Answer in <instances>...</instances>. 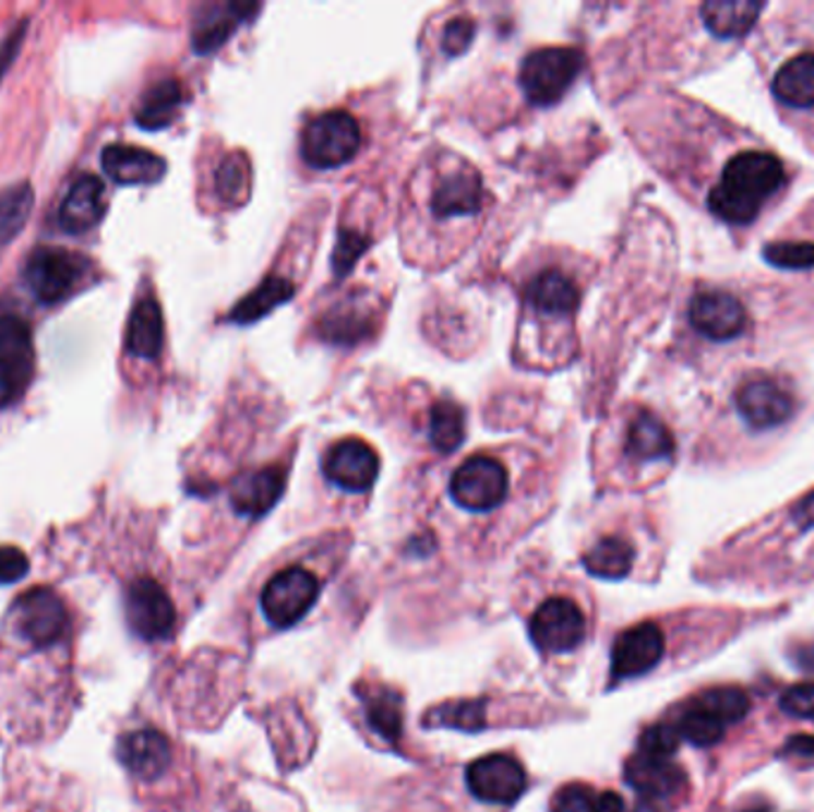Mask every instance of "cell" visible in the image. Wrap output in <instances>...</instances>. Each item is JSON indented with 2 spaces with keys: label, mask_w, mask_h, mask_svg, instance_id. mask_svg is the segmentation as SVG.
<instances>
[{
  "label": "cell",
  "mask_w": 814,
  "mask_h": 812,
  "mask_svg": "<svg viewBox=\"0 0 814 812\" xmlns=\"http://www.w3.org/2000/svg\"><path fill=\"white\" fill-rule=\"evenodd\" d=\"M793 662L803 667L805 672H814V641L812 644H803L793 650Z\"/></svg>",
  "instance_id": "681fc988"
},
{
  "label": "cell",
  "mask_w": 814,
  "mask_h": 812,
  "mask_svg": "<svg viewBox=\"0 0 814 812\" xmlns=\"http://www.w3.org/2000/svg\"><path fill=\"white\" fill-rule=\"evenodd\" d=\"M34 372L36 350L29 324L17 314H0V410L22 401Z\"/></svg>",
  "instance_id": "277c9868"
},
{
  "label": "cell",
  "mask_w": 814,
  "mask_h": 812,
  "mask_svg": "<svg viewBox=\"0 0 814 812\" xmlns=\"http://www.w3.org/2000/svg\"><path fill=\"white\" fill-rule=\"evenodd\" d=\"M117 757L131 775L151 781L163 777L172 763V745L160 731L136 729L117 741Z\"/></svg>",
  "instance_id": "ac0fdd59"
},
{
  "label": "cell",
  "mask_w": 814,
  "mask_h": 812,
  "mask_svg": "<svg viewBox=\"0 0 814 812\" xmlns=\"http://www.w3.org/2000/svg\"><path fill=\"white\" fill-rule=\"evenodd\" d=\"M34 189L29 181L10 183L0 191V248L15 241L32 217Z\"/></svg>",
  "instance_id": "d6a6232c"
},
{
  "label": "cell",
  "mask_w": 814,
  "mask_h": 812,
  "mask_svg": "<svg viewBox=\"0 0 814 812\" xmlns=\"http://www.w3.org/2000/svg\"><path fill=\"white\" fill-rule=\"evenodd\" d=\"M665 655V634L658 624L643 622L617 636L610 655V674L614 681L648 674Z\"/></svg>",
  "instance_id": "7c38bea8"
},
{
  "label": "cell",
  "mask_w": 814,
  "mask_h": 812,
  "mask_svg": "<svg viewBox=\"0 0 814 812\" xmlns=\"http://www.w3.org/2000/svg\"><path fill=\"white\" fill-rule=\"evenodd\" d=\"M763 3L753 0H707L701 8V15L707 29L719 38H741L753 29Z\"/></svg>",
  "instance_id": "83f0119b"
},
{
  "label": "cell",
  "mask_w": 814,
  "mask_h": 812,
  "mask_svg": "<svg viewBox=\"0 0 814 812\" xmlns=\"http://www.w3.org/2000/svg\"><path fill=\"white\" fill-rule=\"evenodd\" d=\"M372 326L374 314L370 300L362 298L360 294H352L346 300H340V303L332 306L318 322L320 336L336 346L360 344V341L370 336Z\"/></svg>",
  "instance_id": "ffe728a7"
},
{
  "label": "cell",
  "mask_w": 814,
  "mask_h": 812,
  "mask_svg": "<svg viewBox=\"0 0 814 812\" xmlns=\"http://www.w3.org/2000/svg\"><path fill=\"white\" fill-rule=\"evenodd\" d=\"M596 812H626V803L620 793L606 791L596 796Z\"/></svg>",
  "instance_id": "c3c4849f"
},
{
  "label": "cell",
  "mask_w": 814,
  "mask_h": 812,
  "mask_svg": "<svg viewBox=\"0 0 814 812\" xmlns=\"http://www.w3.org/2000/svg\"><path fill=\"white\" fill-rule=\"evenodd\" d=\"M15 632L36 648L58 644L68 629V610L62 598L48 586H36L22 594L12 608Z\"/></svg>",
  "instance_id": "9c48e42d"
},
{
  "label": "cell",
  "mask_w": 814,
  "mask_h": 812,
  "mask_svg": "<svg viewBox=\"0 0 814 812\" xmlns=\"http://www.w3.org/2000/svg\"><path fill=\"white\" fill-rule=\"evenodd\" d=\"M765 260L781 270H810L814 267V243L779 241L765 248Z\"/></svg>",
  "instance_id": "f35d334b"
},
{
  "label": "cell",
  "mask_w": 814,
  "mask_h": 812,
  "mask_svg": "<svg viewBox=\"0 0 814 812\" xmlns=\"http://www.w3.org/2000/svg\"><path fill=\"white\" fill-rule=\"evenodd\" d=\"M783 181L786 172L777 155L765 151L739 153L727 163L719 183L707 195V207L729 225H747Z\"/></svg>",
  "instance_id": "6da1fadb"
},
{
  "label": "cell",
  "mask_w": 814,
  "mask_h": 812,
  "mask_svg": "<svg viewBox=\"0 0 814 812\" xmlns=\"http://www.w3.org/2000/svg\"><path fill=\"white\" fill-rule=\"evenodd\" d=\"M691 707L719 719V723L727 727L733 723H741V719L751 713V696L739 686H715L698 693V696L691 701Z\"/></svg>",
  "instance_id": "e575fe53"
},
{
  "label": "cell",
  "mask_w": 814,
  "mask_h": 812,
  "mask_svg": "<svg viewBox=\"0 0 814 812\" xmlns=\"http://www.w3.org/2000/svg\"><path fill=\"white\" fill-rule=\"evenodd\" d=\"M527 300L529 306L538 312L555 314V318H564L572 314L579 306V288L558 270H546L529 282L527 286Z\"/></svg>",
  "instance_id": "4316f807"
},
{
  "label": "cell",
  "mask_w": 814,
  "mask_h": 812,
  "mask_svg": "<svg viewBox=\"0 0 814 812\" xmlns=\"http://www.w3.org/2000/svg\"><path fill=\"white\" fill-rule=\"evenodd\" d=\"M689 320L693 330L713 341L737 338L747 322L741 300L725 291H703L691 300Z\"/></svg>",
  "instance_id": "9a60e30c"
},
{
  "label": "cell",
  "mask_w": 814,
  "mask_h": 812,
  "mask_svg": "<svg viewBox=\"0 0 814 812\" xmlns=\"http://www.w3.org/2000/svg\"><path fill=\"white\" fill-rule=\"evenodd\" d=\"M370 248V239L356 229H340L336 251L332 258V265L336 277H346V274L356 267V262L362 258V253Z\"/></svg>",
  "instance_id": "60d3db41"
},
{
  "label": "cell",
  "mask_w": 814,
  "mask_h": 812,
  "mask_svg": "<svg viewBox=\"0 0 814 812\" xmlns=\"http://www.w3.org/2000/svg\"><path fill=\"white\" fill-rule=\"evenodd\" d=\"M294 294H296V286L291 282L272 274V277L262 282L255 291H251L234 306L227 320L236 324H251L260 318H265V314H270L274 308L286 303V300H291Z\"/></svg>",
  "instance_id": "4dcf8cb0"
},
{
  "label": "cell",
  "mask_w": 814,
  "mask_h": 812,
  "mask_svg": "<svg viewBox=\"0 0 814 812\" xmlns=\"http://www.w3.org/2000/svg\"><path fill=\"white\" fill-rule=\"evenodd\" d=\"M677 731L681 739L698 745V749H710V745H717L725 739V725L710 715L693 710V707H689L686 715H681Z\"/></svg>",
  "instance_id": "74e56055"
},
{
  "label": "cell",
  "mask_w": 814,
  "mask_h": 812,
  "mask_svg": "<svg viewBox=\"0 0 814 812\" xmlns=\"http://www.w3.org/2000/svg\"><path fill=\"white\" fill-rule=\"evenodd\" d=\"M781 710L789 717L814 719V681L795 684L781 696Z\"/></svg>",
  "instance_id": "7bdbcfd3"
},
{
  "label": "cell",
  "mask_w": 814,
  "mask_h": 812,
  "mask_svg": "<svg viewBox=\"0 0 814 812\" xmlns=\"http://www.w3.org/2000/svg\"><path fill=\"white\" fill-rule=\"evenodd\" d=\"M26 29H29V22H20L15 29H12L3 41H0V84H3V79L8 74V70L15 64L20 50L24 46V36H26Z\"/></svg>",
  "instance_id": "bcb514c9"
},
{
  "label": "cell",
  "mask_w": 814,
  "mask_h": 812,
  "mask_svg": "<svg viewBox=\"0 0 814 812\" xmlns=\"http://www.w3.org/2000/svg\"><path fill=\"white\" fill-rule=\"evenodd\" d=\"M362 146V131L352 115L344 110L322 112L303 131V155L318 169L346 165Z\"/></svg>",
  "instance_id": "5b68a950"
},
{
  "label": "cell",
  "mask_w": 814,
  "mask_h": 812,
  "mask_svg": "<svg viewBox=\"0 0 814 812\" xmlns=\"http://www.w3.org/2000/svg\"><path fill=\"white\" fill-rule=\"evenodd\" d=\"M800 513H803V515H807L810 520H814V495H812V498H807V501L803 503V507H800Z\"/></svg>",
  "instance_id": "f907efd6"
},
{
  "label": "cell",
  "mask_w": 814,
  "mask_h": 812,
  "mask_svg": "<svg viewBox=\"0 0 814 812\" xmlns=\"http://www.w3.org/2000/svg\"><path fill=\"white\" fill-rule=\"evenodd\" d=\"M737 408L753 429H774L795 415V398L774 379L757 377L737 391Z\"/></svg>",
  "instance_id": "4fadbf2b"
},
{
  "label": "cell",
  "mask_w": 814,
  "mask_h": 812,
  "mask_svg": "<svg viewBox=\"0 0 814 812\" xmlns=\"http://www.w3.org/2000/svg\"><path fill=\"white\" fill-rule=\"evenodd\" d=\"M783 753L793 757L814 760V733H793V737L786 741Z\"/></svg>",
  "instance_id": "7dc6e473"
},
{
  "label": "cell",
  "mask_w": 814,
  "mask_h": 812,
  "mask_svg": "<svg viewBox=\"0 0 814 812\" xmlns=\"http://www.w3.org/2000/svg\"><path fill=\"white\" fill-rule=\"evenodd\" d=\"M124 614L131 632L143 641L169 638L177 624L172 598L151 576H139L127 586Z\"/></svg>",
  "instance_id": "ba28073f"
},
{
  "label": "cell",
  "mask_w": 814,
  "mask_h": 812,
  "mask_svg": "<svg viewBox=\"0 0 814 812\" xmlns=\"http://www.w3.org/2000/svg\"><path fill=\"white\" fill-rule=\"evenodd\" d=\"M465 439V413L453 401L433 403L429 413V441L439 453H453Z\"/></svg>",
  "instance_id": "d590c367"
},
{
  "label": "cell",
  "mask_w": 814,
  "mask_h": 812,
  "mask_svg": "<svg viewBox=\"0 0 814 812\" xmlns=\"http://www.w3.org/2000/svg\"><path fill=\"white\" fill-rule=\"evenodd\" d=\"M771 94L786 108H814V52H800L786 60L771 79Z\"/></svg>",
  "instance_id": "d4e9b609"
},
{
  "label": "cell",
  "mask_w": 814,
  "mask_h": 812,
  "mask_svg": "<svg viewBox=\"0 0 814 812\" xmlns=\"http://www.w3.org/2000/svg\"><path fill=\"white\" fill-rule=\"evenodd\" d=\"M584 568L598 580H624L634 568V548L617 536H606L584 556Z\"/></svg>",
  "instance_id": "1f68e13d"
},
{
  "label": "cell",
  "mask_w": 814,
  "mask_h": 812,
  "mask_svg": "<svg viewBox=\"0 0 814 812\" xmlns=\"http://www.w3.org/2000/svg\"><path fill=\"white\" fill-rule=\"evenodd\" d=\"M483 207V181L475 167H459L443 175L431 193V213L439 219L471 217Z\"/></svg>",
  "instance_id": "e0dca14e"
},
{
  "label": "cell",
  "mask_w": 814,
  "mask_h": 812,
  "mask_svg": "<svg viewBox=\"0 0 814 812\" xmlns=\"http://www.w3.org/2000/svg\"><path fill=\"white\" fill-rule=\"evenodd\" d=\"M94 274V262L84 253L62 246H38L24 262V284L44 306H58L72 298Z\"/></svg>",
  "instance_id": "7a4b0ae2"
},
{
  "label": "cell",
  "mask_w": 814,
  "mask_h": 812,
  "mask_svg": "<svg viewBox=\"0 0 814 812\" xmlns=\"http://www.w3.org/2000/svg\"><path fill=\"white\" fill-rule=\"evenodd\" d=\"M183 100H187V94H183L181 82H177V79H163V82L153 84L143 94V100L136 110V124L148 131L169 127L179 117Z\"/></svg>",
  "instance_id": "f546056e"
},
{
  "label": "cell",
  "mask_w": 814,
  "mask_h": 812,
  "mask_svg": "<svg viewBox=\"0 0 814 812\" xmlns=\"http://www.w3.org/2000/svg\"><path fill=\"white\" fill-rule=\"evenodd\" d=\"M467 786L483 803L510 805L527 789V772L517 757L507 753H491L475 760L467 767Z\"/></svg>",
  "instance_id": "8fae6325"
},
{
  "label": "cell",
  "mask_w": 814,
  "mask_h": 812,
  "mask_svg": "<svg viewBox=\"0 0 814 812\" xmlns=\"http://www.w3.org/2000/svg\"><path fill=\"white\" fill-rule=\"evenodd\" d=\"M475 34H477V24L469 17L453 20L443 29V50L448 52L451 58L459 56V52H465L471 46V41H475Z\"/></svg>",
  "instance_id": "ee69618b"
},
{
  "label": "cell",
  "mask_w": 814,
  "mask_h": 812,
  "mask_svg": "<svg viewBox=\"0 0 814 812\" xmlns=\"http://www.w3.org/2000/svg\"><path fill=\"white\" fill-rule=\"evenodd\" d=\"M165 346V320L160 303L153 296L141 298L129 314L127 350L141 360L160 358Z\"/></svg>",
  "instance_id": "cb8c5ba5"
},
{
  "label": "cell",
  "mask_w": 814,
  "mask_h": 812,
  "mask_svg": "<svg viewBox=\"0 0 814 812\" xmlns=\"http://www.w3.org/2000/svg\"><path fill=\"white\" fill-rule=\"evenodd\" d=\"M529 634L543 653H567L584 641L586 618L572 598H548L531 614Z\"/></svg>",
  "instance_id": "30bf717a"
},
{
  "label": "cell",
  "mask_w": 814,
  "mask_h": 812,
  "mask_svg": "<svg viewBox=\"0 0 814 812\" xmlns=\"http://www.w3.org/2000/svg\"><path fill=\"white\" fill-rule=\"evenodd\" d=\"M584 68V56L576 48H541L522 62L519 86L534 105H555Z\"/></svg>",
  "instance_id": "3957f363"
},
{
  "label": "cell",
  "mask_w": 814,
  "mask_h": 812,
  "mask_svg": "<svg viewBox=\"0 0 814 812\" xmlns=\"http://www.w3.org/2000/svg\"><path fill=\"white\" fill-rule=\"evenodd\" d=\"M674 453V439L662 419L650 413H641L626 434V455L638 463L667 461Z\"/></svg>",
  "instance_id": "f1b7e54d"
},
{
  "label": "cell",
  "mask_w": 814,
  "mask_h": 812,
  "mask_svg": "<svg viewBox=\"0 0 814 812\" xmlns=\"http://www.w3.org/2000/svg\"><path fill=\"white\" fill-rule=\"evenodd\" d=\"M251 160L248 155L236 151L229 153L217 167V193L229 205H241L251 195Z\"/></svg>",
  "instance_id": "8d00e7d4"
},
{
  "label": "cell",
  "mask_w": 814,
  "mask_h": 812,
  "mask_svg": "<svg viewBox=\"0 0 814 812\" xmlns=\"http://www.w3.org/2000/svg\"><path fill=\"white\" fill-rule=\"evenodd\" d=\"M367 725L388 743H398L403 733V698L398 691L384 684H367L360 689Z\"/></svg>",
  "instance_id": "484cf974"
},
{
  "label": "cell",
  "mask_w": 814,
  "mask_h": 812,
  "mask_svg": "<svg viewBox=\"0 0 814 812\" xmlns=\"http://www.w3.org/2000/svg\"><path fill=\"white\" fill-rule=\"evenodd\" d=\"M103 172L120 187H151L167 175V160L148 148L110 143L100 155Z\"/></svg>",
  "instance_id": "2e32d148"
},
{
  "label": "cell",
  "mask_w": 814,
  "mask_h": 812,
  "mask_svg": "<svg viewBox=\"0 0 814 812\" xmlns=\"http://www.w3.org/2000/svg\"><path fill=\"white\" fill-rule=\"evenodd\" d=\"M320 596L318 576L306 568H286L274 574L262 592V612L267 620L279 626H294L312 610L314 600Z\"/></svg>",
  "instance_id": "52a82bcc"
},
{
  "label": "cell",
  "mask_w": 814,
  "mask_h": 812,
  "mask_svg": "<svg viewBox=\"0 0 814 812\" xmlns=\"http://www.w3.org/2000/svg\"><path fill=\"white\" fill-rule=\"evenodd\" d=\"M286 489V471L279 467H262L239 477L231 487V505L239 515L262 517L277 505Z\"/></svg>",
  "instance_id": "7402d4cb"
},
{
  "label": "cell",
  "mask_w": 814,
  "mask_h": 812,
  "mask_svg": "<svg viewBox=\"0 0 814 812\" xmlns=\"http://www.w3.org/2000/svg\"><path fill=\"white\" fill-rule=\"evenodd\" d=\"M324 475L338 489L362 493L372 487L379 477V455L370 443L360 439H344L332 445L324 455Z\"/></svg>",
  "instance_id": "5bb4252c"
},
{
  "label": "cell",
  "mask_w": 814,
  "mask_h": 812,
  "mask_svg": "<svg viewBox=\"0 0 814 812\" xmlns=\"http://www.w3.org/2000/svg\"><path fill=\"white\" fill-rule=\"evenodd\" d=\"M636 812H662V810H660V805L655 803V801H646V803H641L636 808Z\"/></svg>",
  "instance_id": "816d5d0a"
},
{
  "label": "cell",
  "mask_w": 814,
  "mask_h": 812,
  "mask_svg": "<svg viewBox=\"0 0 814 812\" xmlns=\"http://www.w3.org/2000/svg\"><path fill=\"white\" fill-rule=\"evenodd\" d=\"M507 483V471L501 461L491 455H471L455 469L451 495L459 507L471 513H489L505 501Z\"/></svg>",
  "instance_id": "8992f818"
},
{
  "label": "cell",
  "mask_w": 814,
  "mask_h": 812,
  "mask_svg": "<svg viewBox=\"0 0 814 812\" xmlns=\"http://www.w3.org/2000/svg\"><path fill=\"white\" fill-rule=\"evenodd\" d=\"M550 812H596V796L584 784H570L555 793Z\"/></svg>",
  "instance_id": "b9f144b4"
},
{
  "label": "cell",
  "mask_w": 814,
  "mask_h": 812,
  "mask_svg": "<svg viewBox=\"0 0 814 812\" xmlns=\"http://www.w3.org/2000/svg\"><path fill=\"white\" fill-rule=\"evenodd\" d=\"M679 731L672 725H653L641 733L638 739V753L648 757H660V760H672V755L679 749Z\"/></svg>",
  "instance_id": "ab89813d"
},
{
  "label": "cell",
  "mask_w": 814,
  "mask_h": 812,
  "mask_svg": "<svg viewBox=\"0 0 814 812\" xmlns=\"http://www.w3.org/2000/svg\"><path fill=\"white\" fill-rule=\"evenodd\" d=\"M105 187L94 175L79 177L60 205L58 222L68 234H86L105 217Z\"/></svg>",
  "instance_id": "44dd1931"
},
{
  "label": "cell",
  "mask_w": 814,
  "mask_h": 812,
  "mask_svg": "<svg viewBox=\"0 0 814 812\" xmlns=\"http://www.w3.org/2000/svg\"><path fill=\"white\" fill-rule=\"evenodd\" d=\"M29 574V558L15 546H0V586L15 584Z\"/></svg>",
  "instance_id": "f6af8a7d"
},
{
  "label": "cell",
  "mask_w": 814,
  "mask_h": 812,
  "mask_svg": "<svg viewBox=\"0 0 814 812\" xmlns=\"http://www.w3.org/2000/svg\"><path fill=\"white\" fill-rule=\"evenodd\" d=\"M260 5L253 3H227L207 5L193 24V50L210 56L229 41V36L239 29L241 22L258 15Z\"/></svg>",
  "instance_id": "603a6c76"
},
{
  "label": "cell",
  "mask_w": 814,
  "mask_h": 812,
  "mask_svg": "<svg viewBox=\"0 0 814 812\" xmlns=\"http://www.w3.org/2000/svg\"><path fill=\"white\" fill-rule=\"evenodd\" d=\"M624 781L632 786L638 796L646 798V801L660 803L684 789L686 775L684 769L672 763V760L636 753L626 760Z\"/></svg>",
  "instance_id": "d6986e66"
},
{
  "label": "cell",
  "mask_w": 814,
  "mask_h": 812,
  "mask_svg": "<svg viewBox=\"0 0 814 812\" xmlns=\"http://www.w3.org/2000/svg\"><path fill=\"white\" fill-rule=\"evenodd\" d=\"M424 727H445L455 731H467L475 733L486 727V701L483 698H463V701H451L441 703L424 715L422 719Z\"/></svg>",
  "instance_id": "836d02e7"
}]
</instances>
